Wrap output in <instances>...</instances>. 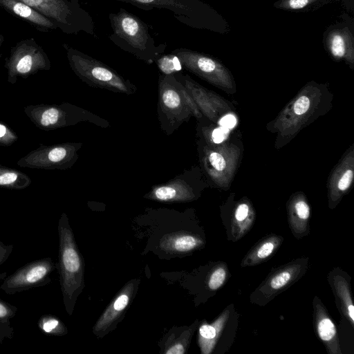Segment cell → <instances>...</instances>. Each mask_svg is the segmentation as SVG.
<instances>
[{
    "instance_id": "6da1fadb",
    "label": "cell",
    "mask_w": 354,
    "mask_h": 354,
    "mask_svg": "<svg viewBox=\"0 0 354 354\" xmlns=\"http://www.w3.org/2000/svg\"><path fill=\"white\" fill-rule=\"evenodd\" d=\"M109 18L113 31L109 38L123 50L147 64L156 62L165 52L167 44L156 46L147 24L138 16L120 8Z\"/></svg>"
},
{
    "instance_id": "7a4b0ae2",
    "label": "cell",
    "mask_w": 354,
    "mask_h": 354,
    "mask_svg": "<svg viewBox=\"0 0 354 354\" xmlns=\"http://www.w3.org/2000/svg\"><path fill=\"white\" fill-rule=\"evenodd\" d=\"M158 119L161 130L171 135L183 122L194 116H203L183 84L174 73L159 75Z\"/></svg>"
},
{
    "instance_id": "3957f363",
    "label": "cell",
    "mask_w": 354,
    "mask_h": 354,
    "mask_svg": "<svg viewBox=\"0 0 354 354\" xmlns=\"http://www.w3.org/2000/svg\"><path fill=\"white\" fill-rule=\"evenodd\" d=\"M324 90L317 84L306 85L272 122L271 131L278 136L277 147L289 142L321 113L326 104Z\"/></svg>"
},
{
    "instance_id": "277c9868",
    "label": "cell",
    "mask_w": 354,
    "mask_h": 354,
    "mask_svg": "<svg viewBox=\"0 0 354 354\" xmlns=\"http://www.w3.org/2000/svg\"><path fill=\"white\" fill-rule=\"evenodd\" d=\"M59 252L56 268L66 310L71 315L77 297L84 286V265L68 218L62 214L58 223Z\"/></svg>"
},
{
    "instance_id": "5b68a950",
    "label": "cell",
    "mask_w": 354,
    "mask_h": 354,
    "mask_svg": "<svg viewBox=\"0 0 354 354\" xmlns=\"http://www.w3.org/2000/svg\"><path fill=\"white\" fill-rule=\"evenodd\" d=\"M67 57L73 72L91 86L127 95L136 92V86L114 69L95 58L68 48Z\"/></svg>"
},
{
    "instance_id": "8992f818",
    "label": "cell",
    "mask_w": 354,
    "mask_h": 354,
    "mask_svg": "<svg viewBox=\"0 0 354 354\" xmlns=\"http://www.w3.org/2000/svg\"><path fill=\"white\" fill-rule=\"evenodd\" d=\"M53 21L62 32L94 34V24L89 13L80 3L71 0H20Z\"/></svg>"
},
{
    "instance_id": "52a82bcc",
    "label": "cell",
    "mask_w": 354,
    "mask_h": 354,
    "mask_svg": "<svg viewBox=\"0 0 354 354\" xmlns=\"http://www.w3.org/2000/svg\"><path fill=\"white\" fill-rule=\"evenodd\" d=\"M200 162L206 176L216 186L227 189L236 170L240 151L232 144H202Z\"/></svg>"
},
{
    "instance_id": "ba28073f",
    "label": "cell",
    "mask_w": 354,
    "mask_h": 354,
    "mask_svg": "<svg viewBox=\"0 0 354 354\" xmlns=\"http://www.w3.org/2000/svg\"><path fill=\"white\" fill-rule=\"evenodd\" d=\"M186 70L209 84L227 92H236V84L229 70L219 61L207 55L187 48L171 51Z\"/></svg>"
},
{
    "instance_id": "9c48e42d",
    "label": "cell",
    "mask_w": 354,
    "mask_h": 354,
    "mask_svg": "<svg viewBox=\"0 0 354 354\" xmlns=\"http://www.w3.org/2000/svg\"><path fill=\"white\" fill-rule=\"evenodd\" d=\"M309 262L308 257H302L271 270L250 295V302L261 306L266 305L301 278L309 268Z\"/></svg>"
},
{
    "instance_id": "30bf717a",
    "label": "cell",
    "mask_w": 354,
    "mask_h": 354,
    "mask_svg": "<svg viewBox=\"0 0 354 354\" xmlns=\"http://www.w3.org/2000/svg\"><path fill=\"white\" fill-rule=\"evenodd\" d=\"M28 115L37 126L46 129L75 125L81 122H88L100 127L109 126V122L106 120L68 103L34 106Z\"/></svg>"
},
{
    "instance_id": "8fae6325",
    "label": "cell",
    "mask_w": 354,
    "mask_h": 354,
    "mask_svg": "<svg viewBox=\"0 0 354 354\" xmlns=\"http://www.w3.org/2000/svg\"><path fill=\"white\" fill-rule=\"evenodd\" d=\"M55 268L56 264L50 257L32 261L6 277L0 285V290L14 295L46 286L50 283V274Z\"/></svg>"
},
{
    "instance_id": "7c38bea8",
    "label": "cell",
    "mask_w": 354,
    "mask_h": 354,
    "mask_svg": "<svg viewBox=\"0 0 354 354\" xmlns=\"http://www.w3.org/2000/svg\"><path fill=\"white\" fill-rule=\"evenodd\" d=\"M238 315L232 304L226 308L212 323L204 322L198 329V346L203 354H210L221 342L230 348L237 328Z\"/></svg>"
},
{
    "instance_id": "4fadbf2b",
    "label": "cell",
    "mask_w": 354,
    "mask_h": 354,
    "mask_svg": "<svg viewBox=\"0 0 354 354\" xmlns=\"http://www.w3.org/2000/svg\"><path fill=\"white\" fill-rule=\"evenodd\" d=\"M82 145L80 142H67L41 147L21 158L18 165L35 169H66L77 160Z\"/></svg>"
},
{
    "instance_id": "5bb4252c",
    "label": "cell",
    "mask_w": 354,
    "mask_h": 354,
    "mask_svg": "<svg viewBox=\"0 0 354 354\" xmlns=\"http://www.w3.org/2000/svg\"><path fill=\"white\" fill-rule=\"evenodd\" d=\"M6 67L9 77L29 75L50 67L49 59L33 39L23 40L12 48Z\"/></svg>"
},
{
    "instance_id": "9a60e30c",
    "label": "cell",
    "mask_w": 354,
    "mask_h": 354,
    "mask_svg": "<svg viewBox=\"0 0 354 354\" xmlns=\"http://www.w3.org/2000/svg\"><path fill=\"white\" fill-rule=\"evenodd\" d=\"M183 84L203 116L213 122H218L224 115L232 110L228 102L222 97L196 82L188 75L174 73Z\"/></svg>"
},
{
    "instance_id": "2e32d148",
    "label": "cell",
    "mask_w": 354,
    "mask_h": 354,
    "mask_svg": "<svg viewBox=\"0 0 354 354\" xmlns=\"http://www.w3.org/2000/svg\"><path fill=\"white\" fill-rule=\"evenodd\" d=\"M193 169L186 170L165 183L156 185L145 196L160 202H188L198 196Z\"/></svg>"
},
{
    "instance_id": "e0dca14e",
    "label": "cell",
    "mask_w": 354,
    "mask_h": 354,
    "mask_svg": "<svg viewBox=\"0 0 354 354\" xmlns=\"http://www.w3.org/2000/svg\"><path fill=\"white\" fill-rule=\"evenodd\" d=\"M130 3L145 10L153 8L166 9L172 12L180 22L189 26L198 24L201 4L196 0H117Z\"/></svg>"
},
{
    "instance_id": "ac0fdd59",
    "label": "cell",
    "mask_w": 354,
    "mask_h": 354,
    "mask_svg": "<svg viewBox=\"0 0 354 354\" xmlns=\"http://www.w3.org/2000/svg\"><path fill=\"white\" fill-rule=\"evenodd\" d=\"M354 177V148L351 147L332 172L328 183V206L334 208L350 189Z\"/></svg>"
},
{
    "instance_id": "d6986e66",
    "label": "cell",
    "mask_w": 354,
    "mask_h": 354,
    "mask_svg": "<svg viewBox=\"0 0 354 354\" xmlns=\"http://www.w3.org/2000/svg\"><path fill=\"white\" fill-rule=\"evenodd\" d=\"M315 333L324 344L328 354H342L336 326L328 312L317 297L313 301Z\"/></svg>"
},
{
    "instance_id": "ffe728a7",
    "label": "cell",
    "mask_w": 354,
    "mask_h": 354,
    "mask_svg": "<svg viewBox=\"0 0 354 354\" xmlns=\"http://www.w3.org/2000/svg\"><path fill=\"white\" fill-rule=\"evenodd\" d=\"M255 218V209L249 201L238 202L228 216H223L227 239L232 241L241 239L251 230Z\"/></svg>"
},
{
    "instance_id": "44dd1931",
    "label": "cell",
    "mask_w": 354,
    "mask_h": 354,
    "mask_svg": "<svg viewBox=\"0 0 354 354\" xmlns=\"http://www.w3.org/2000/svg\"><path fill=\"white\" fill-rule=\"evenodd\" d=\"M327 279L333 292L337 307L351 326H354V306L349 276L339 268L331 270Z\"/></svg>"
},
{
    "instance_id": "7402d4cb",
    "label": "cell",
    "mask_w": 354,
    "mask_h": 354,
    "mask_svg": "<svg viewBox=\"0 0 354 354\" xmlns=\"http://www.w3.org/2000/svg\"><path fill=\"white\" fill-rule=\"evenodd\" d=\"M289 227L293 236L300 239L310 233V207L301 192L293 194L287 203Z\"/></svg>"
},
{
    "instance_id": "603a6c76",
    "label": "cell",
    "mask_w": 354,
    "mask_h": 354,
    "mask_svg": "<svg viewBox=\"0 0 354 354\" xmlns=\"http://www.w3.org/2000/svg\"><path fill=\"white\" fill-rule=\"evenodd\" d=\"M283 237L277 234H268L259 239L246 253L241 266H254L268 261L279 249Z\"/></svg>"
},
{
    "instance_id": "cb8c5ba5",
    "label": "cell",
    "mask_w": 354,
    "mask_h": 354,
    "mask_svg": "<svg viewBox=\"0 0 354 354\" xmlns=\"http://www.w3.org/2000/svg\"><path fill=\"white\" fill-rule=\"evenodd\" d=\"M0 6L16 17L26 20L41 31L48 32L58 28L53 21L20 0H0Z\"/></svg>"
},
{
    "instance_id": "d4e9b609",
    "label": "cell",
    "mask_w": 354,
    "mask_h": 354,
    "mask_svg": "<svg viewBox=\"0 0 354 354\" xmlns=\"http://www.w3.org/2000/svg\"><path fill=\"white\" fill-rule=\"evenodd\" d=\"M133 283H129L102 313L94 326L95 333L110 328L127 306L133 291Z\"/></svg>"
},
{
    "instance_id": "484cf974",
    "label": "cell",
    "mask_w": 354,
    "mask_h": 354,
    "mask_svg": "<svg viewBox=\"0 0 354 354\" xmlns=\"http://www.w3.org/2000/svg\"><path fill=\"white\" fill-rule=\"evenodd\" d=\"M327 45L330 54L335 59H344L350 64H353V37L347 28L332 30L328 35Z\"/></svg>"
},
{
    "instance_id": "4316f807",
    "label": "cell",
    "mask_w": 354,
    "mask_h": 354,
    "mask_svg": "<svg viewBox=\"0 0 354 354\" xmlns=\"http://www.w3.org/2000/svg\"><path fill=\"white\" fill-rule=\"evenodd\" d=\"M204 241L199 236L189 233L166 235L160 241V247L172 252H187L199 248Z\"/></svg>"
},
{
    "instance_id": "83f0119b",
    "label": "cell",
    "mask_w": 354,
    "mask_h": 354,
    "mask_svg": "<svg viewBox=\"0 0 354 354\" xmlns=\"http://www.w3.org/2000/svg\"><path fill=\"white\" fill-rule=\"evenodd\" d=\"M30 183V179L25 174L0 166V187L19 189Z\"/></svg>"
},
{
    "instance_id": "f1b7e54d",
    "label": "cell",
    "mask_w": 354,
    "mask_h": 354,
    "mask_svg": "<svg viewBox=\"0 0 354 354\" xmlns=\"http://www.w3.org/2000/svg\"><path fill=\"white\" fill-rule=\"evenodd\" d=\"M18 309L0 298V344L6 339L13 336L11 319L16 315Z\"/></svg>"
},
{
    "instance_id": "f546056e",
    "label": "cell",
    "mask_w": 354,
    "mask_h": 354,
    "mask_svg": "<svg viewBox=\"0 0 354 354\" xmlns=\"http://www.w3.org/2000/svg\"><path fill=\"white\" fill-rule=\"evenodd\" d=\"M38 326L42 333L47 335L60 336L67 333L64 324L51 315H42L38 321Z\"/></svg>"
},
{
    "instance_id": "4dcf8cb0",
    "label": "cell",
    "mask_w": 354,
    "mask_h": 354,
    "mask_svg": "<svg viewBox=\"0 0 354 354\" xmlns=\"http://www.w3.org/2000/svg\"><path fill=\"white\" fill-rule=\"evenodd\" d=\"M228 274L227 266L219 262L215 266L207 277V284L211 291H216L225 283Z\"/></svg>"
},
{
    "instance_id": "1f68e13d",
    "label": "cell",
    "mask_w": 354,
    "mask_h": 354,
    "mask_svg": "<svg viewBox=\"0 0 354 354\" xmlns=\"http://www.w3.org/2000/svg\"><path fill=\"white\" fill-rule=\"evenodd\" d=\"M162 74H171L179 72L182 68V64L178 57L172 53L162 55L156 61Z\"/></svg>"
},
{
    "instance_id": "d6a6232c",
    "label": "cell",
    "mask_w": 354,
    "mask_h": 354,
    "mask_svg": "<svg viewBox=\"0 0 354 354\" xmlns=\"http://www.w3.org/2000/svg\"><path fill=\"white\" fill-rule=\"evenodd\" d=\"M229 131L230 130L220 126L207 133L203 131H202V132L203 134L205 135L204 137L207 143L216 145L223 142L227 139Z\"/></svg>"
},
{
    "instance_id": "836d02e7",
    "label": "cell",
    "mask_w": 354,
    "mask_h": 354,
    "mask_svg": "<svg viewBox=\"0 0 354 354\" xmlns=\"http://www.w3.org/2000/svg\"><path fill=\"white\" fill-rule=\"evenodd\" d=\"M316 1L317 0H280L275 4V6L286 10H299Z\"/></svg>"
},
{
    "instance_id": "e575fe53",
    "label": "cell",
    "mask_w": 354,
    "mask_h": 354,
    "mask_svg": "<svg viewBox=\"0 0 354 354\" xmlns=\"http://www.w3.org/2000/svg\"><path fill=\"white\" fill-rule=\"evenodd\" d=\"M12 250V245L0 241V267L8 260L11 255ZM6 277L7 273L6 272H0V282L3 281Z\"/></svg>"
},
{
    "instance_id": "d590c367",
    "label": "cell",
    "mask_w": 354,
    "mask_h": 354,
    "mask_svg": "<svg viewBox=\"0 0 354 354\" xmlns=\"http://www.w3.org/2000/svg\"><path fill=\"white\" fill-rule=\"evenodd\" d=\"M188 342V339H183L170 345L165 351L166 354H183L186 351L185 343Z\"/></svg>"
},
{
    "instance_id": "8d00e7d4",
    "label": "cell",
    "mask_w": 354,
    "mask_h": 354,
    "mask_svg": "<svg viewBox=\"0 0 354 354\" xmlns=\"http://www.w3.org/2000/svg\"><path fill=\"white\" fill-rule=\"evenodd\" d=\"M221 127H223L228 130L234 127L236 124V117L232 113H227L223 115L218 121Z\"/></svg>"
},
{
    "instance_id": "74e56055",
    "label": "cell",
    "mask_w": 354,
    "mask_h": 354,
    "mask_svg": "<svg viewBox=\"0 0 354 354\" xmlns=\"http://www.w3.org/2000/svg\"><path fill=\"white\" fill-rule=\"evenodd\" d=\"M12 137L13 136H12L8 129L4 124L0 123V143L10 142Z\"/></svg>"
},
{
    "instance_id": "f35d334b",
    "label": "cell",
    "mask_w": 354,
    "mask_h": 354,
    "mask_svg": "<svg viewBox=\"0 0 354 354\" xmlns=\"http://www.w3.org/2000/svg\"><path fill=\"white\" fill-rule=\"evenodd\" d=\"M3 37L2 35H0V46L1 45V44L3 43Z\"/></svg>"
},
{
    "instance_id": "ab89813d",
    "label": "cell",
    "mask_w": 354,
    "mask_h": 354,
    "mask_svg": "<svg viewBox=\"0 0 354 354\" xmlns=\"http://www.w3.org/2000/svg\"><path fill=\"white\" fill-rule=\"evenodd\" d=\"M71 1L74 2V3H79V0H71Z\"/></svg>"
}]
</instances>
